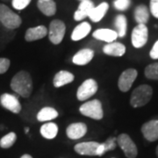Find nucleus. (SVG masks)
I'll use <instances>...</instances> for the list:
<instances>
[{
  "label": "nucleus",
  "mask_w": 158,
  "mask_h": 158,
  "mask_svg": "<svg viewBox=\"0 0 158 158\" xmlns=\"http://www.w3.org/2000/svg\"><path fill=\"white\" fill-rule=\"evenodd\" d=\"M156 156L158 158V146L156 147Z\"/></svg>",
  "instance_id": "nucleus-36"
},
{
  "label": "nucleus",
  "mask_w": 158,
  "mask_h": 158,
  "mask_svg": "<svg viewBox=\"0 0 158 158\" xmlns=\"http://www.w3.org/2000/svg\"><path fill=\"white\" fill-rule=\"evenodd\" d=\"M141 133L144 138L148 141L158 140V119H152L142 125Z\"/></svg>",
  "instance_id": "nucleus-12"
},
{
  "label": "nucleus",
  "mask_w": 158,
  "mask_h": 158,
  "mask_svg": "<svg viewBox=\"0 0 158 158\" xmlns=\"http://www.w3.org/2000/svg\"><path fill=\"white\" fill-rule=\"evenodd\" d=\"M98 90V84L92 78L85 80V82L80 85L77 91V98L79 101H85L90 98V97L95 95Z\"/></svg>",
  "instance_id": "nucleus-7"
},
{
  "label": "nucleus",
  "mask_w": 158,
  "mask_h": 158,
  "mask_svg": "<svg viewBox=\"0 0 158 158\" xmlns=\"http://www.w3.org/2000/svg\"><path fill=\"white\" fill-rule=\"evenodd\" d=\"M17 140V135L14 132H11L6 135L3 136L0 140V147L2 148H10L13 146Z\"/></svg>",
  "instance_id": "nucleus-28"
},
{
  "label": "nucleus",
  "mask_w": 158,
  "mask_h": 158,
  "mask_svg": "<svg viewBox=\"0 0 158 158\" xmlns=\"http://www.w3.org/2000/svg\"><path fill=\"white\" fill-rule=\"evenodd\" d=\"M11 65V62L7 58H0V75L6 73Z\"/></svg>",
  "instance_id": "nucleus-32"
},
{
  "label": "nucleus",
  "mask_w": 158,
  "mask_h": 158,
  "mask_svg": "<svg viewBox=\"0 0 158 158\" xmlns=\"http://www.w3.org/2000/svg\"><path fill=\"white\" fill-rule=\"evenodd\" d=\"M39 10L46 16H53L56 12V4L54 0H39L37 3Z\"/></svg>",
  "instance_id": "nucleus-22"
},
{
  "label": "nucleus",
  "mask_w": 158,
  "mask_h": 158,
  "mask_svg": "<svg viewBox=\"0 0 158 158\" xmlns=\"http://www.w3.org/2000/svg\"><path fill=\"white\" fill-rule=\"evenodd\" d=\"M80 2H82V1H85V0H79Z\"/></svg>",
  "instance_id": "nucleus-37"
},
{
  "label": "nucleus",
  "mask_w": 158,
  "mask_h": 158,
  "mask_svg": "<svg viewBox=\"0 0 158 158\" xmlns=\"http://www.w3.org/2000/svg\"><path fill=\"white\" fill-rule=\"evenodd\" d=\"M74 79H75V77L73 74L66 70H61L56 74L53 80V85L55 87L59 88L63 85L70 84L71 82H73Z\"/></svg>",
  "instance_id": "nucleus-19"
},
{
  "label": "nucleus",
  "mask_w": 158,
  "mask_h": 158,
  "mask_svg": "<svg viewBox=\"0 0 158 158\" xmlns=\"http://www.w3.org/2000/svg\"><path fill=\"white\" fill-rule=\"evenodd\" d=\"M149 55H150V57H151L152 59H154V60L158 59V40L157 41H156V43L154 44L152 49L150 50Z\"/></svg>",
  "instance_id": "nucleus-34"
},
{
  "label": "nucleus",
  "mask_w": 158,
  "mask_h": 158,
  "mask_svg": "<svg viewBox=\"0 0 158 158\" xmlns=\"http://www.w3.org/2000/svg\"><path fill=\"white\" fill-rule=\"evenodd\" d=\"M20 158H33L32 157V156H30L28 154H25V155H23Z\"/></svg>",
  "instance_id": "nucleus-35"
},
{
  "label": "nucleus",
  "mask_w": 158,
  "mask_h": 158,
  "mask_svg": "<svg viewBox=\"0 0 158 158\" xmlns=\"http://www.w3.org/2000/svg\"><path fill=\"white\" fill-rule=\"evenodd\" d=\"M87 133V126L83 122L72 123L66 129V135L71 140H77L85 135Z\"/></svg>",
  "instance_id": "nucleus-13"
},
{
  "label": "nucleus",
  "mask_w": 158,
  "mask_h": 158,
  "mask_svg": "<svg viewBox=\"0 0 158 158\" xmlns=\"http://www.w3.org/2000/svg\"><path fill=\"white\" fill-rule=\"evenodd\" d=\"M11 88L22 98H29L33 91V80L27 71L18 72L11 81Z\"/></svg>",
  "instance_id": "nucleus-1"
},
{
  "label": "nucleus",
  "mask_w": 158,
  "mask_h": 158,
  "mask_svg": "<svg viewBox=\"0 0 158 158\" xmlns=\"http://www.w3.org/2000/svg\"><path fill=\"white\" fill-rule=\"evenodd\" d=\"M58 117V112L55 108L46 106L43 107L37 113V119L40 122L49 121Z\"/></svg>",
  "instance_id": "nucleus-24"
},
{
  "label": "nucleus",
  "mask_w": 158,
  "mask_h": 158,
  "mask_svg": "<svg viewBox=\"0 0 158 158\" xmlns=\"http://www.w3.org/2000/svg\"><path fill=\"white\" fill-rule=\"evenodd\" d=\"M91 27L88 22H82L77 25L72 32L71 40L74 41H77L80 40L84 39L88 34H90Z\"/></svg>",
  "instance_id": "nucleus-20"
},
{
  "label": "nucleus",
  "mask_w": 158,
  "mask_h": 158,
  "mask_svg": "<svg viewBox=\"0 0 158 158\" xmlns=\"http://www.w3.org/2000/svg\"><path fill=\"white\" fill-rule=\"evenodd\" d=\"M112 158H115V157H112Z\"/></svg>",
  "instance_id": "nucleus-38"
},
{
  "label": "nucleus",
  "mask_w": 158,
  "mask_h": 158,
  "mask_svg": "<svg viewBox=\"0 0 158 158\" xmlns=\"http://www.w3.org/2000/svg\"><path fill=\"white\" fill-rule=\"evenodd\" d=\"M40 135L48 140L56 138L58 134V126L53 122H48L40 127Z\"/></svg>",
  "instance_id": "nucleus-23"
},
{
  "label": "nucleus",
  "mask_w": 158,
  "mask_h": 158,
  "mask_svg": "<svg viewBox=\"0 0 158 158\" xmlns=\"http://www.w3.org/2000/svg\"><path fill=\"white\" fill-rule=\"evenodd\" d=\"M100 143L97 141H85L80 142L75 145L74 150L81 156H97L98 148Z\"/></svg>",
  "instance_id": "nucleus-11"
},
{
  "label": "nucleus",
  "mask_w": 158,
  "mask_h": 158,
  "mask_svg": "<svg viewBox=\"0 0 158 158\" xmlns=\"http://www.w3.org/2000/svg\"><path fill=\"white\" fill-rule=\"evenodd\" d=\"M79 112L86 117L97 120H99L104 117L102 103L98 99H93L83 104L79 108Z\"/></svg>",
  "instance_id": "nucleus-4"
},
{
  "label": "nucleus",
  "mask_w": 158,
  "mask_h": 158,
  "mask_svg": "<svg viewBox=\"0 0 158 158\" xmlns=\"http://www.w3.org/2000/svg\"><path fill=\"white\" fill-rule=\"evenodd\" d=\"M138 76V72L135 69H127L123 71L119 76L118 80V89L122 92H127L130 90L134 82Z\"/></svg>",
  "instance_id": "nucleus-9"
},
{
  "label": "nucleus",
  "mask_w": 158,
  "mask_h": 158,
  "mask_svg": "<svg viewBox=\"0 0 158 158\" xmlns=\"http://www.w3.org/2000/svg\"><path fill=\"white\" fill-rule=\"evenodd\" d=\"M131 5V0H114L113 6L118 11H126Z\"/></svg>",
  "instance_id": "nucleus-30"
},
{
  "label": "nucleus",
  "mask_w": 158,
  "mask_h": 158,
  "mask_svg": "<svg viewBox=\"0 0 158 158\" xmlns=\"http://www.w3.org/2000/svg\"><path fill=\"white\" fill-rule=\"evenodd\" d=\"M150 11L154 17L158 19V0H150Z\"/></svg>",
  "instance_id": "nucleus-33"
},
{
  "label": "nucleus",
  "mask_w": 158,
  "mask_h": 158,
  "mask_svg": "<svg viewBox=\"0 0 158 158\" xmlns=\"http://www.w3.org/2000/svg\"><path fill=\"white\" fill-rule=\"evenodd\" d=\"M31 0H12V6L14 9L16 10H23L25 8H27L28 5L30 4Z\"/></svg>",
  "instance_id": "nucleus-31"
},
{
  "label": "nucleus",
  "mask_w": 158,
  "mask_h": 158,
  "mask_svg": "<svg viewBox=\"0 0 158 158\" xmlns=\"http://www.w3.org/2000/svg\"><path fill=\"white\" fill-rule=\"evenodd\" d=\"M0 104L4 108L13 113H19L21 111V105L18 98L12 94L4 93L0 96Z\"/></svg>",
  "instance_id": "nucleus-10"
},
{
  "label": "nucleus",
  "mask_w": 158,
  "mask_h": 158,
  "mask_svg": "<svg viewBox=\"0 0 158 158\" xmlns=\"http://www.w3.org/2000/svg\"><path fill=\"white\" fill-rule=\"evenodd\" d=\"M92 36L95 39L98 40H102V41H106L107 43H111L113 42L115 40L118 38V34L116 31L112 30V29L107 28H101L96 30Z\"/></svg>",
  "instance_id": "nucleus-18"
},
{
  "label": "nucleus",
  "mask_w": 158,
  "mask_h": 158,
  "mask_svg": "<svg viewBox=\"0 0 158 158\" xmlns=\"http://www.w3.org/2000/svg\"><path fill=\"white\" fill-rule=\"evenodd\" d=\"M117 143L123 150L125 156L127 158H135L138 155V149L135 143L127 134H121L117 138Z\"/></svg>",
  "instance_id": "nucleus-6"
},
{
  "label": "nucleus",
  "mask_w": 158,
  "mask_h": 158,
  "mask_svg": "<svg viewBox=\"0 0 158 158\" xmlns=\"http://www.w3.org/2000/svg\"><path fill=\"white\" fill-rule=\"evenodd\" d=\"M108 9H109V5L106 2H103L96 7L94 6V8L91 10L89 14L90 19L93 22H99L107 12Z\"/></svg>",
  "instance_id": "nucleus-21"
},
{
  "label": "nucleus",
  "mask_w": 158,
  "mask_h": 158,
  "mask_svg": "<svg viewBox=\"0 0 158 158\" xmlns=\"http://www.w3.org/2000/svg\"><path fill=\"white\" fill-rule=\"evenodd\" d=\"M48 31L44 26H38L35 27L28 28L25 34V39L27 41H34L37 40H40L46 37Z\"/></svg>",
  "instance_id": "nucleus-15"
},
{
  "label": "nucleus",
  "mask_w": 158,
  "mask_h": 158,
  "mask_svg": "<svg viewBox=\"0 0 158 158\" xmlns=\"http://www.w3.org/2000/svg\"><path fill=\"white\" fill-rule=\"evenodd\" d=\"M144 73L147 78L151 80H158V62L152 63L147 66Z\"/></svg>",
  "instance_id": "nucleus-29"
},
{
  "label": "nucleus",
  "mask_w": 158,
  "mask_h": 158,
  "mask_svg": "<svg viewBox=\"0 0 158 158\" xmlns=\"http://www.w3.org/2000/svg\"><path fill=\"white\" fill-rule=\"evenodd\" d=\"M149 19V11L146 6L140 5L135 10V19L138 24L146 25Z\"/></svg>",
  "instance_id": "nucleus-25"
},
{
  "label": "nucleus",
  "mask_w": 158,
  "mask_h": 158,
  "mask_svg": "<svg viewBox=\"0 0 158 158\" xmlns=\"http://www.w3.org/2000/svg\"><path fill=\"white\" fill-rule=\"evenodd\" d=\"M65 31H66V27L62 20L54 19L53 21H51L48 33L51 42L55 45L60 44L63 40Z\"/></svg>",
  "instance_id": "nucleus-5"
},
{
  "label": "nucleus",
  "mask_w": 158,
  "mask_h": 158,
  "mask_svg": "<svg viewBox=\"0 0 158 158\" xmlns=\"http://www.w3.org/2000/svg\"><path fill=\"white\" fill-rule=\"evenodd\" d=\"M153 95V89L148 85H140L135 88L130 98V104L133 107H141L150 101Z\"/></svg>",
  "instance_id": "nucleus-2"
},
{
  "label": "nucleus",
  "mask_w": 158,
  "mask_h": 158,
  "mask_svg": "<svg viewBox=\"0 0 158 158\" xmlns=\"http://www.w3.org/2000/svg\"><path fill=\"white\" fill-rule=\"evenodd\" d=\"M103 52L110 56L120 57L125 55L126 47L120 42H111L104 46Z\"/></svg>",
  "instance_id": "nucleus-17"
},
{
  "label": "nucleus",
  "mask_w": 158,
  "mask_h": 158,
  "mask_svg": "<svg viewBox=\"0 0 158 158\" xmlns=\"http://www.w3.org/2000/svg\"><path fill=\"white\" fill-rule=\"evenodd\" d=\"M94 51L90 48H84L79 50L72 58V62L77 65H86L93 59Z\"/></svg>",
  "instance_id": "nucleus-16"
},
{
  "label": "nucleus",
  "mask_w": 158,
  "mask_h": 158,
  "mask_svg": "<svg viewBox=\"0 0 158 158\" xmlns=\"http://www.w3.org/2000/svg\"><path fill=\"white\" fill-rule=\"evenodd\" d=\"M148 38V30L146 25L138 24L132 32V44L135 48H141L146 45Z\"/></svg>",
  "instance_id": "nucleus-8"
},
{
  "label": "nucleus",
  "mask_w": 158,
  "mask_h": 158,
  "mask_svg": "<svg viewBox=\"0 0 158 158\" xmlns=\"http://www.w3.org/2000/svg\"><path fill=\"white\" fill-rule=\"evenodd\" d=\"M114 25L117 29L118 37H120V38L125 37L127 34V21L126 16L123 14H118V16L115 18Z\"/></svg>",
  "instance_id": "nucleus-26"
},
{
  "label": "nucleus",
  "mask_w": 158,
  "mask_h": 158,
  "mask_svg": "<svg viewBox=\"0 0 158 158\" xmlns=\"http://www.w3.org/2000/svg\"><path fill=\"white\" fill-rule=\"evenodd\" d=\"M0 23L7 29H16L20 27L22 19L6 5L0 4Z\"/></svg>",
  "instance_id": "nucleus-3"
},
{
  "label": "nucleus",
  "mask_w": 158,
  "mask_h": 158,
  "mask_svg": "<svg viewBox=\"0 0 158 158\" xmlns=\"http://www.w3.org/2000/svg\"><path fill=\"white\" fill-rule=\"evenodd\" d=\"M94 8V5L90 0L82 1L78 6V9L74 13V19L77 21H81L85 18L89 17L91 10Z\"/></svg>",
  "instance_id": "nucleus-14"
},
{
  "label": "nucleus",
  "mask_w": 158,
  "mask_h": 158,
  "mask_svg": "<svg viewBox=\"0 0 158 158\" xmlns=\"http://www.w3.org/2000/svg\"><path fill=\"white\" fill-rule=\"evenodd\" d=\"M116 142H117V138L110 137L105 142L100 143L98 148L97 156H101L103 155H105V153H106L107 151L113 150L116 148Z\"/></svg>",
  "instance_id": "nucleus-27"
}]
</instances>
